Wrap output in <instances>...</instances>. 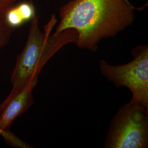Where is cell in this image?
<instances>
[{
    "mask_svg": "<svg viewBox=\"0 0 148 148\" xmlns=\"http://www.w3.org/2000/svg\"><path fill=\"white\" fill-rule=\"evenodd\" d=\"M137 7L129 0H70L59 10L60 23L56 33L72 29L77 32L78 47L97 51L106 38L115 37L131 25Z\"/></svg>",
    "mask_w": 148,
    "mask_h": 148,
    "instance_id": "1",
    "label": "cell"
},
{
    "mask_svg": "<svg viewBox=\"0 0 148 148\" xmlns=\"http://www.w3.org/2000/svg\"><path fill=\"white\" fill-rule=\"evenodd\" d=\"M38 77H34L21 85L12 86L11 92L0 104V131L8 144L15 148H30L32 146L21 140L10 131L11 125L34 103L32 92L36 86Z\"/></svg>",
    "mask_w": 148,
    "mask_h": 148,
    "instance_id": "5",
    "label": "cell"
},
{
    "mask_svg": "<svg viewBox=\"0 0 148 148\" xmlns=\"http://www.w3.org/2000/svg\"><path fill=\"white\" fill-rule=\"evenodd\" d=\"M15 29L7 22L5 16H0V48L10 42Z\"/></svg>",
    "mask_w": 148,
    "mask_h": 148,
    "instance_id": "7",
    "label": "cell"
},
{
    "mask_svg": "<svg viewBox=\"0 0 148 148\" xmlns=\"http://www.w3.org/2000/svg\"><path fill=\"white\" fill-rule=\"evenodd\" d=\"M106 148L148 147V108L130 101L112 119L104 144Z\"/></svg>",
    "mask_w": 148,
    "mask_h": 148,
    "instance_id": "3",
    "label": "cell"
},
{
    "mask_svg": "<svg viewBox=\"0 0 148 148\" xmlns=\"http://www.w3.org/2000/svg\"><path fill=\"white\" fill-rule=\"evenodd\" d=\"M35 14L32 2H24L16 5L5 15L7 22L11 27L16 29L25 22L31 20Z\"/></svg>",
    "mask_w": 148,
    "mask_h": 148,
    "instance_id": "6",
    "label": "cell"
},
{
    "mask_svg": "<svg viewBox=\"0 0 148 148\" xmlns=\"http://www.w3.org/2000/svg\"><path fill=\"white\" fill-rule=\"evenodd\" d=\"M57 21L53 14L42 32L39 28L38 16L36 14L32 16L25 46L17 57L11 75L12 86L21 85L38 77L46 64L56 53L64 46L76 43L77 32L74 29L51 34Z\"/></svg>",
    "mask_w": 148,
    "mask_h": 148,
    "instance_id": "2",
    "label": "cell"
},
{
    "mask_svg": "<svg viewBox=\"0 0 148 148\" xmlns=\"http://www.w3.org/2000/svg\"><path fill=\"white\" fill-rule=\"evenodd\" d=\"M0 136H2V132H1V131H0Z\"/></svg>",
    "mask_w": 148,
    "mask_h": 148,
    "instance_id": "9",
    "label": "cell"
},
{
    "mask_svg": "<svg viewBox=\"0 0 148 148\" xmlns=\"http://www.w3.org/2000/svg\"><path fill=\"white\" fill-rule=\"evenodd\" d=\"M133 59L128 63L114 65L101 59V74L117 87H126L132 94L131 101L148 108V47L143 45L132 51Z\"/></svg>",
    "mask_w": 148,
    "mask_h": 148,
    "instance_id": "4",
    "label": "cell"
},
{
    "mask_svg": "<svg viewBox=\"0 0 148 148\" xmlns=\"http://www.w3.org/2000/svg\"><path fill=\"white\" fill-rule=\"evenodd\" d=\"M18 1V0H0V16H5Z\"/></svg>",
    "mask_w": 148,
    "mask_h": 148,
    "instance_id": "8",
    "label": "cell"
}]
</instances>
